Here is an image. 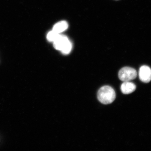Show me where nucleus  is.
Here are the masks:
<instances>
[{
	"label": "nucleus",
	"mask_w": 151,
	"mask_h": 151,
	"mask_svg": "<svg viewBox=\"0 0 151 151\" xmlns=\"http://www.w3.org/2000/svg\"><path fill=\"white\" fill-rule=\"evenodd\" d=\"M72 48V45L70 41H69L67 45H65L63 49L61 50V52L62 53L65 54H69Z\"/></svg>",
	"instance_id": "nucleus-8"
},
{
	"label": "nucleus",
	"mask_w": 151,
	"mask_h": 151,
	"mask_svg": "<svg viewBox=\"0 0 151 151\" xmlns=\"http://www.w3.org/2000/svg\"><path fill=\"white\" fill-rule=\"evenodd\" d=\"M68 27V24L65 21H62L56 23L53 28V31L60 34L65 31Z\"/></svg>",
	"instance_id": "nucleus-6"
},
{
	"label": "nucleus",
	"mask_w": 151,
	"mask_h": 151,
	"mask_svg": "<svg viewBox=\"0 0 151 151\" xmlns=\"http://www.w3.org/2000/svg\"><path fill=\"white\" fill-rule=\"evenodd\" d=\"M137 73L135 69L130 67H124L118 73V77L123 82H129L137 78Z\"/></svg>",
	"instance_id": "nucleus-2"
},
{
	"label": "nucleus",
	"mask_w": 151,
	"mask_h": 151,
	"mask_svg": "<svg viewBox=\"0 0 151 151\" xmlns=\"http://www.w3.org/2000/svg\"><path fill=\"white\" fill-rule=\"evenodd\" d=\"M136 86L133 83L129 82H125L123 83L121 86V90L124 94H127L131 93L134 91Z\"/></svg>",
	"instance_id": "nucleus-5"
},
{
	"label": "nucleus",
	"mask_w": 151,
	"mask_h": 151,
	"mask_svg": "<svg viewBox=\"0 0 151 151\" xmlns=\"http://www.w3.org/2000/svg\"><path fill=\"white\" fill-rule=\"evenodd\" d=\"M139 79L142 82L148 83L151 81V69L148 66H141L139 69Z\"/></svg>",
	"instance_id": "nucleus-3"
},
{
	"label": "nucleus",
	"mask_w": 151,
	"mask_h": 151,
	"mask_svg": "<svg viewBox=\"0 0 151 151\" xmlns=\"http://www.w3.org/2000/svg\"><path fill=\"white\" fill-rule=\"evenodd\" d=\"M70 41L67 37L60 35L54 42V47L56 50L61 51Z\"/></svg>",
	"instance_id": "nucleus-4"
},
{
	"label": "nucleus",
	"mask_w": 151,
	"mask_h": 151,
	"mask_svg": "<svg viewBox=\"0 0 151 151\" xmlns=\"http://www.w3.org/2000/svg\"><path fill=\"white\" fill-rule=\"evenodd\" d=\"M59 35V34L56 33L52 30L48 33L47 35V39L49 41L54 42Z\"/></svg>",
	"instance_id": "nucleus-7"
},
{
	"label": "nucleus",
	"mask_w": 151,
	"mask_h": 151,
	"mask_svg": "<svg viewBox=\"0 0 151 151\" xmlns=\"http://www.w3.org/2000/svg\"><path fill=\"white\" fill-rule=\"evenodd\" d=\"M97 97L100 102L104 104H109L114 101L116 94L111 87L104 86L102 87L98 91Z\"/></svg>",
	"instance_id": "nucleus-1"
}]
</instances>
